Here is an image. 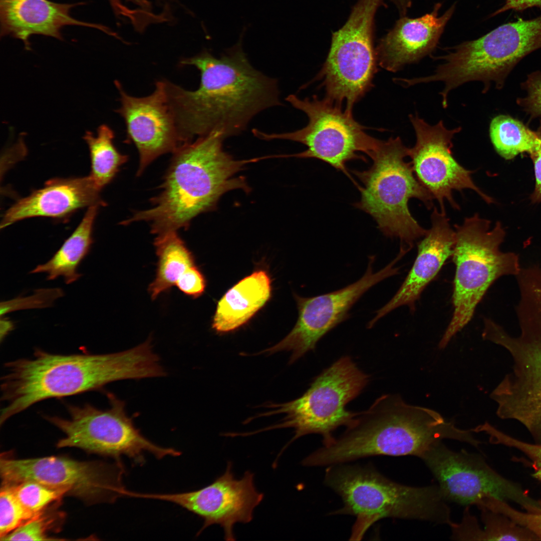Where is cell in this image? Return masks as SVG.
Returning <instances> with one entry per match:
<instances>
[{
    "label": "cell",
    "instance_id": "cell-17",
    "mask_svg": "<svg viewBox=\"0 0 541 541\" xmlns=\"http://www.w3.org/2000/svg\"><path fill=\"white\" fill-rule=\"evenodd\" d=\"M228 461L224 472L208 485L191 491L175 493H146L130 491V497L157 499L172 502L197 515L203 523L197 535L214 524L223 530L226 541L235 540L233 526L253 519L254 508L263 498L254 483V473L244 472L236 479Z\"/></svg>",
    "mask_w": 541,
    "mask_h": 541
},
{
    "label": "cell",
    "instance_id": "cell-21",
    "mask_svg": "<svg viewBox=\"0 0 541 541\" xmlns=\"http://www.w3.org/2000/svg\"><path fill=\"white\" fill-rule=\"evenodd\" d=\"M84 3H58L49 0H0L1 37L21 40L30 50V37L40 35L63 39L62 30L67 26L97 29L112 36L116 33L105 26L73 18L71 10Z\"/></svg>",
    "mask_w": 541,
    "mask_h": 541
},
{
    "label": "cell",
    "instance_id": "cell-4",
    "mask_svg": "<svg viewBox=\"0 0 541 541\" xmlns=\"http://www.w3.org/2000/svg\"><path fill=\"white\" fill-rule=\"evenodd\" d=\"M346 427L323 448L328 465L379 455L420 458L435 443L458 440L462 435L453 421L432 409L408 404L397 394L380 396Z\"/></svg>",
    "mask_w": 541,
    "mask_h": 541
},
{
    "label": "cell",
    "instance_id": "cell-23",
    "mask_svg": "<svg viewBox=\"0 0 541 541\" xmlns=\"http://www.w3.org/2000/svg\"><path fill=\"white\" fill-rule=\"evenodd\" d=\"M100 192L89 176L50 180L44 187L10 207L3 217L0 228L34 217L64 218L85 207L104 205Z\"/></svg>",
    "mask_w": 541,
    "mask_h": 541
},
{
    "label": "cell",
    "instance_id": "cell-31",
    "mask_svg": "<svg viewBox=\"0 0 541 541\" xmlns=\"http://www.w3.org/2000/svg\"><path fill=\"white\" fill-rule=\"evenodd\" d=\"M481 429L488 435L491 443L514 448L524 455L533 469V476L541 481V443H528L515 438L487 422L482 425Z\"/></svg>",
    "mask_w": 541,
    "mask_h": 541
},
{
    "label": "cell",
    "instance_id": "cell-30",
    "mask_svg": "<svg viewBox=\"0 0 541 541\" xmlns=\"http://www.w3.org/2000/svg\"><path fill=\"white\" fill-rule=\"evenodd\" d=\"M10 485L22 505L33 516L45 511L50 505L60 501L66 495L63 490L34 481Z\"/></svg>",
    "mask_w": 541,
    "mask_h": 541
},
{
    "label": "cell",
    "instance_id": "cell-19",
    "mask_svg": "<svg viewBox=\"0 0 541 541\" xmlns=\"http://www.w3.org/2000/svg\"><path fill=\"white\" fill-rule=\"evenodd\" d=\"M114 83L121 103L116 111L124 120L127 140L135 145L139 153V176L159 156L174 153L183 145L168 102L164 80L157 82L154 92L143 97L132 96L118 81Z\"/></svg>",
    "mask_w": 541,
    "mask_h": 541
},
{
    "label": "cell",
    "instance_id": "cell-38",
    "mask_svg": "<svg viewBox=\"0 0 541 541\" xmlns=\"http://www.w3.org/2000/svg\"><path fill=\"white\" fill-rule=\"evenodd\" d=\"M532 7L541 9V0H506L503 6L492 14L491 16L510 10L522 12Z\"/></svg>",
    "mask_w": 541,
    "mask_h": 541
},
{
    "label": "cell",
    "instance_id": "cell-18",
    "mask_svg": "<svg viewBox=\"0 0 541 541\" xmlns=\"http://www.w3.org/2000/svg\"><path fill=\"white\" fill-rule=\"evenodd\" d=\"M409 118L416 135L414 146L409 148L410 162L417 179L438 201L440 211L446 212L445 201L453 208L460 209L453 198V190L471 189L487 203L493 202L473 182V171L462 166L453 156L452 139L461 127L448 129L442 120L431 125L417 113L410 115Z\"/></svg>",
    "mask_w": 541,
    "mask_h": 541
},
{
    "label": "cell",
    "instance_id": "cell-5",
    "mask_svg": "<svg viewBox=\"0 0 541 541\" xmlns=\"http://www.w3.org/2000/svg\"><path fill=\"white\" fill-rule=\"evenodd\" d=\"M324 482L343 502L341 508L331 514L356 517L351 537L362 536L374 522L387 517L449 526L453 522L438 485H406L385 476L372 465L348 463L327 467Z\"/></svg>",
    "mask_w": 541,
    "mask_h": 541
},
{
    "label": "cell",
    "instance_id": "cell-16",
    "mask_svg": "<svg viewBox=\"0 0 541 541\" xmlns=\"http://www.w3.org/2000/svg\"><path fill=\"white\" fill-rule=\"evenodd\" d=\"M403 256V254L398 253L389 264L375 272V256H370L366 271L355 282L338 290L315 297L304 298L296 295L299 317L293 329L277 344L255 355L290 351L291 355L289 364H292L308 352L314 350L320 339L349 318L350 309L367 291L399 273L400 268L396 267V264Z\"/></svg>",
    "mask_w": 541,
    "mask_h": 541
},
{
    "label": "cell",
    "instance_id": "cell-26",
    "mask_svg": "<svg viewBox=\"0 0 541 541\" xmlns=\"http://www.w3.org/2000/svg\"><path fill=\"white\" fill-rule=\"evenodd\" d=\"M154 244L158 262L155 278L148 289L153 300L176 286L184 274L196 265L192 253L177 231L157 235Z\"/></svg>",
    "mask_w": 541,
    "mask_h": 541
},
{
    "label": "cell",
    "instance_id": "cell-24",
    "mask_svg": "<svg viewBox=\"0 0 541 541\" xmlns=\"http://www.w3.org/2000/svg\"><path fill=\"white\" fill-rule=\"evenodd\" d=\"M270 293V279L265 270H256L243 278L218 302L212 323L213 329L223 333L241 327L264 306Z\"/></svg>",
    "mask_w": 541,
    "mask_h": 541
},
{
    "label": "cell",
    "instance_id": "cell-35",
    "mask_svg": "<svg viewBox=\"0 0 541 541\" xmlns=\"http://www.w3.org/2000/svg\"><path fill=\"white\" fill-rule=\"evenodd\" d=\"M520 88L526 94L516 100V104L531 121L541 118V71L528 74L520 83Z\"/></svg>",
    "mask_w": 541,
    "mask_h": 541
},
{
    "label": "cell",
    "instance_id": "cell-32",
    "mask_svg": "<svg viewBox=\"0 0 541 541\" xmlns=\"http://www.w3.org/2000/svg\"><path fill=\"white\" fill-rule=\"evenodd\" d=\"M33 517L21 503L12 486L2 484L0 492V538Z\"/></svg>",
    "mask_w": 541,
    "mask_h": 541
},
{
    "label": "cell",
    "instance_id": "cell-22",
    "mask_svg": "<svg viewBox=\"0 0 541 541\" xmlns=\"http://www.w3.org/2000/svg\"><path fill=\"white\" fill-rule=\"evenodd\" d=\"M441 6V4H436L431 12L419 18L401 17L375 49L379 65L388 71L396 72L430 55L453 14L455 5L439 16Z\"/></svg>",
    "mask_w": 541,
    "mask_h": 541
},
{
    "label": "cell",
    "instance_id": "cell-15",
    "mask_svg": "<svg viewBox=\"0 0 541 541\" xmlns=\"http://www.w3.org/2000/svg\"><path fill=\"white\" fill-rule=\"evenodd\" d=\"M420 458L437 479L447 501L477 506L491 497L514 502L527 512L541 511V501L495 471L480 454L455 451L439 441Z\"/></svg>",
    "mask_w": 541,
    "mask_h": 541
},
{
    "label": "cell",
    "instance_id": "cell-39",
    "mask_svg": "<svg viewBox=\"0 0 541 541\" xmlns=\"http://www.w3.org/2000/svg\"><path fill=\"white\" fill-rule=\"evenodd\" d=\"M397 7L401 17L405 16L407 10L410 8L412 0H390Z\"/></svg>",
    "mask_w": 541,
    "mask_h": 541
},
{
    "label": "cell",
    "instance_id": "cell-6",
    "mask_svg": "<svg viewBox=\"0 0 541 541\" xmlns=\"http://www.w3.org/2000/svg\"><path fill=\"white\" fill-rule=\"evenodd\" d=\"M516 313L518 336L493 321L483 330V339L503 347L513 361L512 371L490 397L497 404L498 417L518 421L541 443V282L521 291Z\"/></svg>",
    "mask_w": 541,
    "mask_h": 541
},
{
    "label": "cell",
    "instance_id": "cell-12",
    "mask_svg": "<svg viewBox=\"0 0 541 541\" xmlns=\"http://www.w3.org/2000/svg\"><path fill=\"white\" fill-rule=\"evenodd\" d=\"M383 0H358L344 25L332 33L330 49L318 75L326 98L352 113L373 86L377 72L374 17Z\"/></svg>",
    "mask_w": 541,
    "mask_h": 541
},
{
    "label": "cell",
    "instance_id": "cell-27",
    "mask_svg": "<svg viewBox=\"0 0 541 541\" xmlns=\"http://www.w3.org/2000/svg\"><path fill=\"white\" fill-rule=\"evenodd\" d=\"M480 509L483 528L480 527L474 516L466 512L455 528L458 540H539L530 530L505 515L485 508Z\"/></svg>",
    "mask_w": 541,
    "mask_h": 541
},
{
    "label": "cell",
    "instance_id": "cell-36",
    "mask_svg": "<svg viewBox=\"0 0 541 541\" xmlns=\"http://www.w3.org/2000/svg\"><path fill=\"white\" fill-rule=\"evenodd\" d=\"M176 287L185 295L197 298L204 293L206 281L202 273L195 265L189 268L179 280Z\"/></svg>",
    "mask_w": 541,
    "mask_h": 541
},
{
    "label": "cell",
    "instance_id": "cell-25",
    "mask_svg": "<svg viewBox=\"0 0 541 541\" xmlns=\"http://www.w3.org/2000/svg\"><path fill=\"white\" fill-rule=\"evenodd\" d=\"M101 206L96 204L88 207L77 228L52 258L37 265L30 273H45L48 280L62 277L67 284L77 281L81 277L78 272V266L89 253L93 242L94 223Z\"/></svg>",
    "mask_w": 541,
    "mask_h": 541
},
{
    "label": "cell",
    "instance_id": "cell-34",
    "mask_svg": "<svg viewBox=\"0 0 541 541\" xmlns=\"http://www.w3.org/2000/svg\"><path fill=\"white\" fill-rule=\"evenodd\" d=\"M63 295V291L59 288L37 290L31 296L18 297L1 302V317L2 318L11 312L19 310L49 307L55 300Z\"/></svg>",
    "mask_w": 541,
    "mask_h": 541
},
{
    "label": "cell",
    "instance_id": "cell-28",
    "mask_svg": "<svg viewBox=\"0 0 541 541\" xmlns=\"http://www.w3.org/2000/svg\"><path fill=\"white\" fill-rule=\"evenodd\" d=\"M489 132L495 150L507 160L523 153L530 155L539 147L541 142L535 131L508 115L494 117L490 122Z\"/></svg>",
    "mask_w": 541,
    "mask_h": 541
},
{
    "label": "cell",
    "instance_id": "cell-7",
    "mask_svg": "<svg viewBox=\"0 0 541 541\" xmlns=\"http://www.w3.org/2000/svg\"><path fill=\"white\" fill-rule=\"evenodd\" d=\"M408 153L409 148L399 137L377 139L367 154L372 165L353 172L363 184L358 187L361 198L354 206L371 215L385 236L398 238L400 247L410 250L427 230L412 215L409 201L417 199L430 209L434 198L416 178L410 162L405 160Z\"/></svg>",
    "mask_w": 541,
    "mask_h": 541
},
{
    "label": "cell",
    "instance_id": "cell-3",
    "mask_svg": "<svg viewBox=\"0 0 541 541\" xmlns=\"http://www.w3.org/2000/svg\"><path fill=\"white\" fill-rule=\"evenodd\" d=\"M225 138L213 132L186 144L173 154L152 207L134 212L121 224L149 223L151 232L159 235L188 228L198 214L212 209L220 196L235 189L248 191L243 177H233L244 166L257 158L237 160L223 150Z\"/></svg>",
    "mask_w": 541,
    "mask_h": 541
},
{
    "label": "cell",
    "instance_id": "cell-33",
    "mask_svg": "<svg viewBox=\"0 0 541 541\" xmlns=\"http://www.w3.org/2000/svg\"><path fill=\"white\" fill-rule=\"evenodd\" d=\"M59 513L46 512V510L28 520L18 528L0 538L1 540H57L48 535L61 516Z\"/></svg>",
    "mask_w": 541,
    "mask_h": 541
},
{
    "label": "cell",
    "instance_id": "cell-29",
    "mask_svg": "<svg viewBox=\"0 0 541 541\" xmlns=\"http://www.w3.org/2000/svg\"><path fill=\"white\" fill-rule=\"evenodd\" d=\"M113 131L107 125H100L97 135L87 131L83 137L90 154L91 170L89 175L96 188L101 190L109 184L120 167L128 160V156L120 153L113 143Z\"/></svg>",
    "mask_w": 541,
    "mask_h": 541
},
{
    "label": "cell",
    "instance_id": "cell-14",
    "mask_svg": "<svg viewBox=\"0 0 541 541\" xmlns=\"http://www.w3.org/2000/svg\"><path fill=\"white\" fill-rule=\"evenodd\" d=\"M124 473L120 460L80 461L58 456L16 459L5 455L0 459L3 484L34 481L63 490L89 505L112 503L123 496Z\"/></svg>",
    "mask_w": 541,
    "mask_h": 541
},
{
    "label": "cell",
    "instance_id": "cell-11",
    "mask_svg": "<svg viewBox=\"0 0 541 541\" xmlns=\"http://www.w3.org/2000/svg\"><path fill=\"white\" fill-rule=\"evenodd\" d=\"M107 397L110 407L106 409L89 403L68 405V419L44 416L64 434L57 447H75L117 460L124 456L139 464L147 453L159 459L181 455L179 450L160 446L146 438L127 414L124 401L111 393H107Z\"/></svg>",
    "mask_w": 541,
    "mask_h": 541
},
{
    "label": "cell",
    "instance_id": "cell-2",
    "mask_svg": "<svg viewBox=\"0 0 541 541\" xmlns=\"http://www.w3.org/2000/svg\"><path fill=\"white\" fill-rule=\"evenodd\" d=\"M4 366L7 373L1 379V400L5 403L1 425L47 399L100 390L122 380L159 377L164 372L150 339L133 348L109 354L62 355L36 349L32 359Z\"/></svg>",
    "mask_w": 541,
    "mask_h": 541
},
{
    "label": "cell",
    "instance_id": "cell-1",
    "mask_svg": "<svg viewBox=\"0 0 541 541\" xmlns=\"http://www.w3.org/2000/svg\"><path fill=\"white\" fill-rule=\"evenodd\" d=\"M180 64L193 66L200 73L194 91L164 80L183 144L213 132L225 138L238 135L258 113L282 105L277 80L252 66L240 41L218 58L204 51Z\"/></svg>",
    "mask_w": 541,
    "mask_h": 541
},
{
    "label": "cell",
    "instance_id": "cell-10",
    "mask_svg": "<svg viewBox=\"0 0 541 541\" xmlns=\"http://www.w3.org/2000/svg\"><path fill=\"white\" fill-rule=\"evenodd\" d=\"M369 381L370 376L351 357L343 356L316 377L301 397L284 403L266 404L271 410L257 417L278 414H284L285 417L276 424L248 434L294 428V435L283 448L277 460L289 445L307 434L321 435L323 444H327L334 438V431L341 426H347L359 414L348 410L346 406L362 392Z\"/></svg>",
    "mask_w": 541,
    "mask_h": 541
},
{
    "label": "cell",
    "instance_id": "cell-8",
    "mask_svg": "<svg viewBox=\"0 0 541 541\" xmlns=\"http://www.w3.org/2000/svg\"><path fill=\"white\" fill-rule=\"evenodd\" d=\"M490 221L478 213L455 224V242L452 255L455 265L452 303L453 312L438 347L445 348L452 338L471 320L487 290L504 275L517 276L521 268L518 255L503 252L499 246L505 231L499 221L490 229Z\"/></svg>",
    "mask_w": 541,
    "mask_h": 541
},
{
    "label": "cell",
    "instance_id": "cell-20",
    "mask_svg": "<svg viewBox=\"0 0 541 541\" xmlns=\"http://www.w3.org/2000/svg\"><path fill=\"white\" fill-rule=\"evenodd\" d=\"M431 221L430 228L418 243L416 257L405 279L392 299L376 311L368 328L373 327L380 319L399 307L407 306L413 311L415 302L424 289L452 256L455 231L451 228L446 212L434 207Z\"/></svg>",
    "mask_w": 541,
    "mask_h": 541
},
{
    "label": "cell",
    "instance_id": "cell-37",
    "mask_svg": "<svg viewBox=\"0 0 541 541\" xmlns=\"http://www.w3.org/2000/svg\"><path fill=\"white\" fill-rule=\"evenodd\" d=\"M535 131L541 142V119ZM529 155L533 164L535 177L534 189L530 199L533 203H539L541 202V142L539 147Z\"/></svg>",
    "mask_w": 541,
    "mask_h": 541
},
{
    "label": "cell",
    "instance_id": "cell-13",
    "mask_svg": "<svg viewBox=\"0 0 541 541\" xmlns=\"http://www.w3.org/2000/svg\"><path fill=\"white\" fill-rule=\"evenodd\" d=\"M294 108L304 112L308 123L293 132L267 133L254 129L253 135L264 140L285 139L305 145L301 153L280 155V157L314 158L327 163L351 178L346 164L349 161L366 159L358 152L367 154L376 140L364 131V127L354 118L353 114L325 98L317 96L300 99L295 95L286 99Z\"/></svg>",
    "mask_w": 541,
    "mask_h": 541
},
{
    "label": "cell",
    "instance_id": "cell-9",
    "mask_svg": "<svg viewBox=\"0 0 541 541\" xmlns=\"http://www.w3.org/2000/svg\"><path fill=\"white\" fill-rule=\"evenodd\" d=\"M539 49L541 14L532 19L520 18L503 24L476 40L454 47L445 55L433 57L443 63L429 79L443 83L440 95L444 98L452 90L473 81L483 83V93L491 82L500 90L519 62Z\"/></svg>",
    "mask_w": 541,
    "mask_h": 541
},
{
    "label": "cell",
    "instance_id": "cell-40",
    "mask_svg": "<svg viewBox=\"0 0 541 541\" xmlns=\"http://www.w3.org/2000/svg\"><path fill=\"white\" fill-rule=\"evenodd\" d=\"M3 323L1 324L3 325V327H1V341L2 342L3 339L6 337V336L14 329V324L13 323L8 320H4V321H1Z\"/></svg>",
    "mask_w": 541,
    "mask_h": 541
}]
</instances>
